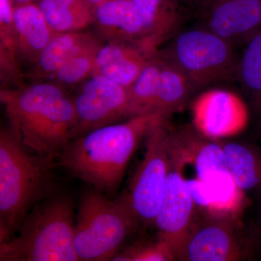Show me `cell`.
Masks as SVG:
<instances>
[{"mask_svg":"<svg viewBox=\"0 0 261 261\" xmlns=\"http://www.w3.org/2000/svg\"><path fill=\"white\" fill-rule=\"evenodd\" d=\"M92 25L95 34L105 42L125 41L151 47L146 34L143 20L132 0H111L92 9Z\"/></svg>","mask_w":261,"mask_h":261,"instance_id":"12","label":"cell"},{"mask_svg":"<svg viewBox=\"0 0 261 261\" xmlns=\"http://www.w3.org/2000/svg\"><path fill=\"white\" fill-rule=\"evenodd\" d=\"M244 249L234 223L201 214L178 247L175 259L187 261H234L243 258Z\"/></svg>","mask_w":261,"mask_h":261,"instance_id":"10","label":"cell"},{"mask_svg":"<svg viewBox=\"0 0 261 261\" xmlns=\"http://www.w3.org/2000/svg\"><path fill=\"white\" fill-rule=\"evenodd\" d=\"M71 196L53 192L34 206L17 232L0 244L1 261H78Z\"/></svg>","mask_w":261,"mask_h":261,"instance_id":"4","label":"cell"},{"mask_svg":"<svg viewBox=\"0 0 261 261\" xmlns=\"http://www.w3.org/2000/svg\"><path fill=\"white\" fill-rule=\"evenodd\" d=\"M205 29L232 42L261 28V0H216L203 13Z\"/></svg>","mask_w":261,"mask_h":261,"instance_id":"13","label":"cell"},{"mask_svg":"<svg viewBox=\"0 0 261 261\" xmlns=\"http://www.w3.org/2000/svg\"><path fill=\"white\" fill-rule=\"evenodd\" d=\"M53 160L27 148L13 130L0 132V244L14 236L29 213L53 192Z\"/></svg>","mask_w":261,"mask_h":261,"instance_id":"3","label":"cell"},{"mask_svg":"<svg viewBox=\"0 0 261 261\" xmlns=\"http://www.w3.org/2000/svg\"><path fill=\"white\" fill-rule=\"evenodd\" d=\"M114 261H171L174 255L167 243L159 240L136 243L121 250L113 257Z\"/></svg>","mask_w":261,"mask_h":261,"instance_id":"25","label":"cell"},{"mask_svg":"<svg viewBox=\"0 0 261 261\" xmlns=\"http://www.w3.org/2000/svg\"><path fill=\"white\" fill-rule=\"evenodd\" d=\"M238 71L246 88L261 94V28L249 39Z\"/></svg>","mask_w":261,"mask_h":261,"instance_id":"24","label":"cell"},{"mask_svg":"<svg viewBox=\"0 0 261 261\" xmlns=\"http://www.w3.org/2000/svg\"><path fill=\"white\" fill-rule=\"evenodd\" d=\"M58 1L80 11L86 12V13L92 12V8L87 4L86 0H58Z\"/></svg>","mask_w":261,"mask_h":261,"instance_id":"26","label":"cell"},{"mask_svg":"<svg viewBox=\"0 0 261 261\" xmlns=\"http://www.w3.org/2000/svg\"><path fill=\"white\" fill-rule=\"evenodd\" d=\"M170 128L167 120L152 127L145 137V152L123 195L140 224H154L169 171Z\"/></svg>","mask_w":261,"mask_h":261,"instance_id":"7","label":"cell"},{"mask_svg":"<svg viewBox=\"0 0 261 261\" xmlns=\"http://www.w3.org/2000/svg\"><path fill=\"white\" fill-rule=\"evenodd\" d=\"M180 3H187V4L194 5L195 7L196 2L197 0H178Z\"/></svg>","mask_w":261,"mask_h":261,"instance_id":"29","label":"cell"},{"mask_svg":"<svg viewBox=\"0 0 261 261\" xmlns=\"http://www.w3.org/2000/svg\"><path fill=\"white\" fill-rule=\"evenodd\" d=\"M108 1H111V0H86L87 4H88L92 9H93L94 7L97 6V5L101 4V3H106V2Z\"/></svg>","mask_w":261,"mask_h":261,"instance_id":"28","label":"cell"},{"mask_svg":"<svg viewBox=\"0 0 261 261\" xmlns=\"http://www.w3.org/2000/svg\"><path fill=\"white\" fill-rule=\"evenodd\" d=\"M162 64L163 59L157 53L151 58L137 80L128 89L130 99V118L154 114V101Z\"/></svg>","mask_w":261,"mask_h":261,"instance_id":"21","label":"cell"},{"mask_svg":"<svg viewBox=\"0 0 261 261\" xmlns=\"http://www.w3.org/2000/svg\"><path fill=\"white\" fill-rule=\"evenodd\" d=\"M169 154L167 181L154 225L159 233L158 238L168 244L175 257L178 247L195 221L197 210L185 181L181 151L171 130Z\"/></svg>","mask_w":261,"mask_h":261,"instance_id":"9","label":"cell"},{"mask_svg":"<svg viewBox=\"0 0 261 261\" xmlns=\"http://www.w3.org/2000/svg\"><path fill=\"white\" fill-rule=\"evenodd\" d=\"M140 12L151 47L159 51L181 23L183 8L178 0H132Z\"/></svg>","mask_w":261,"mask_h":261,"instance_id":"17","label":"cell"},{"mask_svg":"<svg viewBox=\"0 0 261 261\" xmlns=\"http://www.w3.org/2000/svg\"><path fill=\"white\" fill-rule=\"evenodd\" d=\"M36 3L56 34L80 32L92 25V12L73 9L58 0H38Z\"/></svg>","mask_w":261,"mask_h":261,"instance_id":"22","label":"cell"},{"mask_svg":"<svg viewBox=\"0 0 261 261\" xmlns=\"http://www.w3.org/2000/svg\"><path fill=\"white\" fill-rule=\"evenodd\" d=\"M162 59L154 113L168 118L170 115L184 106L197 87L177 67Z\"/></svg>","mask_w":261,"mask_h":261,"instance_id":"19","label":"cell"},{"mask_svg":"<svg viewBox=\"0 0 261 261\" xmlns=\"http://www.w3.org/2000/svg\"><path fill=\"white\" fill-rule=\"evenodd\" d=\"M158 51L125 41L104 42L97 51L92 75H103L128 89Z\"/></svg>","mask_w":261,"mask_h":261,"instance_id":"14","label":"cell"},{"mask_svg":"<svg viewBox=\"0 0 261 261\" xmlns=\"http://www.w3.org/2000/svg\"><path fill=\"white\" fill-rule=\"evenodd\" d=\"M139 224L123 195L111 200L97 190L84 192L73 238L79 260H112Z\"/></svg>","mask_w":261,"mask_h":261,"instance_id":"5","label":"cell"},{"mask_svg":"<svg viewBox=\"0 0 261 261\" xmlns=\"http://www.w3.org/2000/svg\"><path fill=\"white\" fill-rule=\"evenodd\" d=\"M233 179L244 192L261 191V153L237 142L222 143Z\"/></svg>","mask_w":261,"mask_h":261,"instance_id":"20","label":"cell"},{"mask_svg":"<svg viewBox=\"0 0 261 261\" xmlns=\"http://www.w3.org/2000/svg\"><path fill=\"white\" fill-rule=\"evenodd\" d=\"M102 45L84 51L72 58L62 65L49 81L59 84L67 91L76 88L92 75L97 51Z\"/></svg>","mask_w":261,"mask_h":261,"instance_id":"23","label":"cell"},{"mask_svg":"<svg viewBox=\"0 0 261 261\" xmlns=\"http://www.w3.org/2000/svg\"><path fill=\"white\" fill-rule=\"evenodd\" d=\"M0 99L18 140L34 153L58 159L77 122L68 91L53 81H42L3 87Z\"/></svg>","mask_w":261,"mask_h":261,"instance_id":"1","label":"cell"},{"mask_svg":"<svg viewBox=\"0 0 261 261\" xmlns=\"http://www.w3.org/2000/svg\"><path fill=\"white\" fill-rule=\"evenodd\" d=\"M167 119L159 114L144 115L100 127L70 140L57 159L72 176L98 191L114 193L141 141L152 126Z\"/></svg>","mask_w":261,"mask_h":261,"instance_id":"2","label":"cell"},{"mask_svg":"<svg viewBox=\"0 0 261 261\" xmlns=\"http://www.w3.org/2000/svg\"><path fill=\"white\" fill-rule=\"evenodd\" d=\"M158 54L197 87L229 80L239 68L231 42L205 28L181 33L167 50Z\"/></svg>","mask_w":261,"mask_h":261,"instance_id":"6","label":"cell"},{"mask_svg":"<svg viewBox=\"0 0 261 261\" xmlns=\"http://www.w3.org/2000/svg\"><path fill=\"white\" fill-rule=\"evenodd\" d=\"M14 21L19 61L22 67L31 68L56 33L36 3L15 6Z\"/></svg>","mask_w":261,"mask_h":261,"instance_id":"16","label":"cell"},{"mask_svg":"<svg viewBox=\"0 0 261 261\" xmlns=\"http://www.w3.org/2000/svg\"><path fill=\"white\" fill-rule=\"evenodd\" d=\"M216 1V0H197L195 8H197L202 14L205 10L208 9Z\"/></svg>","mask_w":261,"mask_h":261,"instance_id":"27","label":"cell"},{"mask_svg":"<svg viewBox=\"0 0 261 261\" xmlns=\"http://www.w3.org/2000/svg\"><path fill=\"white\" fill-rule=\"evenodd\" d=\"M104 42L95 33L85 30L56 34L35 64L25 72V80L33 82L49 80L62 65L72 58Z\"/></svg>","mask_w":261,"mask_h":261,"instance_id":"15","label":"cell"},{"mask_svg":"<svg viewBox=\"0 0 261 261\" xmlns=\"http://www.w3.org/2000/svg\"><path fill=\"white\" fill-rule=\"evenodd\" d=\"M192 120L199 134L211 140L229 138L246 128L249 111L243 99L229 91L204 92L192 106Z\"/></svg>","mask_w":261,"mask_h":261,"instance_id":"11","label":"cell"},{"mask_svg":"<svg viewBox=\"0 0 261 261\" xmlns=\"http://www.w3.org/2000/svg\"><path fill=\"white\" fill-rule=\"evenodd\" d=\"M0 79L3 87L25 85V72L19 61L12 0H0Z\"/></svg>","mask_w":261,"mask_h":261,"instance_id":"18","label":"cell"},{"mask_svg":"<svg viewBox=\"0 0 261 261\" xmlns=\"http://www.w3.org/2000/svg\"><path fill=\"white\" fill-rule=\"evenodd\" d=\"M71 96L76 125L70 140L91 130L130 118L128 89L101 75H92Z\"/></svg>","mask_w":261,"mask_h":261,"instance_id":"8","label":"cell"}]
</instances>
